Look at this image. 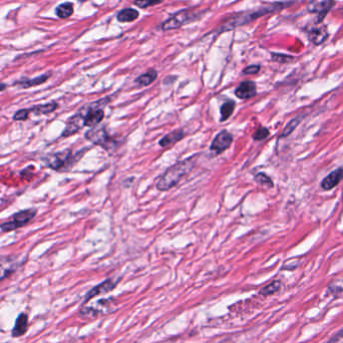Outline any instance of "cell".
Instances as JSON below:
<instances>
[{
    "label": "cell",
    "mask_w": 343,
    "mask_h": 343,
    "mask_svg": "<svg viewBox=\"0 0 343 343\" xmlns=\"http://www.w3.org/2000/svg\"><path fill=\"white\" fill-rule=\"evenodd\" d=\"M194 159L195 158L193 157V158L184 160H182V162H179L174 166L170 167L166 171V173L159 180L157 184L158 190L169 191L170 189L174 188L181 181V179L185 177L194 168L195 166Z\"/></svg>",
    "instance_id": "6da1fadb"
},
{
    "label": "cell",
    "mask_w": 343,
    "mask_h": 343,
    "mask_svg": "<svg viewBox=\"0 0 343 343\" xmlns=\"http://www.w3.org/2000/svg\"><path fill=\"white\" fill-rule=\"evenodd\" d=\"M137 17H138L137 10L134 8H126L117 14L116 18L119 23H127L135 22L136 19H137Z\"/></svg>",
    "instance_id": "e0dca14e"
},
{
    "label": "cell",
    "mask_w": 343,
    "mask_h": 343,
    "mask_svg": "<svg viewBox=\"0 0 343 343\" xmlns=\"http://www.w3.org/2000/svg\"><path fill=\"white\" fill-rule=\"evenodd\" d=\"M85 127L84 116L79 112H77L73 116H71L67 124V127L63 133V137H67L71 135H74L79 130H82Z\"/></svg>",
    "instance_id": "9c48e42d"
},
{
    "label": "cell",
    "mask_w": 343,
    "mask_h": 343,
    "mask_svg": "<svg viewBox=\"0 0 343 343\" xmlns=\"http://www.w3.org/2000/svg\"><path fill=\"white\" fill-rule=\"evenodd\" d=\"M16 269V260L14 258L0 259V281L6 278Z\"/></svg>",
    "instance_id": "9a60e30c"
},
{
    "label": "cell",
    "mask_w": 343,
    "mask_h": 343,
    "mask_svg": "<svg viewBox=\"0 0 343 343\" xmlns=\"http://www.w3.org/2000/svg\"><path fill=\"white\" fill-rule=\"evenodd\" d=\"M342 338H343V328L340 329L333 337H331L327 343H335V342L339 341V340L342 339Z\"/></svg>",
    "instance_id": "4dcf8cb0"
},
{
    "label": "cell",
    "mask_w": 343,
    "mask_h": 343,
    "mask_svg": "<svg viewBox=\"0 0 343 343\" xmlns=\"http://www.w3.org/2000/svg\"><path fill=\"white\" fill-rule=\"evenodd\" d=\"M116 286V282L111 280V279H108L106 281H104L103 283H100L99 285L95 286L94 288H92L88 294H87V297L86 299L87 300H90L95 296H98V295H102V294H105V293H108L110 291H112L114 287Z\"/></svg>",
    "instance_id": "7c38bea8"
},
{
    "label": "cell",
    "mask_w": 343,
    "mask_h": 343,
    "mask_svg": "<svg viewBox=\"0 0 343 343\" xmlns=\"http://www.w3.org/2000/svg\"><path fill=\"white\" fill-rule=\"evenodd\" d=\"M280 287H281V282L276 280V281H273L271 282L270 284L264 286L263 288H262L260 290V294L261 295H263V296H269V295H273L275 294L276 292H278L280 290Z\"/></svg>",
    "instance_id": "603a6c76"
},
{
    "label": "cell",
    "mask_w": 343,
    "mask_h": 343,
    "mask_svg": "<svg viewBox=\"0 0 343 343\" xmlns=\"http://www.w3.org/2000/svg\"><path fill=\"white\" fill-rule=\"evenodd\" d=\"M196 15H197V13L194 11L182 10V11L176 13L175 15L171 16L170 18H168L166 22L162 24V29L167 31V30L179 28L182 25L187 24V23L193 22V20H195Z\"/></svg>",
    "instance_id": "5b68a950"
},
{
    "label": "cell",
    "mask_w": 343,
    "mask_h": 343,
    "mask_svg": "<svg viewBox=\"0 0 343 343\" xmlns=\"http://www.w3.org/2000/svg\"><path fill=\"white\" fill-rule=\"evenodd\" d=\"M48 77H49V74H43V75L37 76V77L32 78V79H22V80H19V82L16 83V84L18 86L22 87V88L27 89V88H30V87H35V86H38V85H42V84L46 83Z\"/></svg>",
    "instance_id": "d6986e66"
},
{
    "label": "cell",
    "mask_w": 343,
    "mask_h": 343,
    "mask_svg": "<svg viewBox=\"0 0 343 343\" xmlns=\"http://www.w3.org/2000/svg\"><path fill=\"white\" fill-rule=\"evenodd\" d=\"M269 136V130L267 128L261 127L253 135L254 140H263Z\"/></svg>",
    "instance_id": "4316f807"
},
{
    "label": "cell",
    "mask_w": 343,
    "mask_h": 343,
    "mask_svg": "<svg viewBox=\"0 0 343 343\" xmlns=\"http://www.w3.org/2000/svg\"><path fill=\"white\" fill-rule=\"evenodd\" d=\"M27 326H28V316L25 313L19 314L15 321L14 327L12 329V336L13 337L23 336L26 332Z\"/></svg>",
    "instance_id": "5bb4252c"
},
{
    "label": "cell",
    "mask_w": 343,
    "mask_h": 343,
    "mask_svg": "<svg viewBox=\"0 0 343 343\" xmlns=\"http://www.w3.org/2000/svg\"><path fill=\"white\" fill-rule=\"evenodd\" d=\"M55 13L59 18H68L73 13V4L71 2L59 4L55 9Z\"/></svg>",
    "instance_id": "44dd1931"
},
{
    "label": "cell",
    "mask_w": 343,
    "mask_h": 343,
    "mask_svg": "<svg viewBox=\"0 0 343 343\" xmlns=\"http://www.w3.org/2000/svg\"><path fill=\"white\" fill-rule=\"evenodd\" d=\"M35 215H36L35 209H28V210H24V211H20L12 217L11 221L6 222V223H3V224L0 225V228H1L4 232H9V231L15 230L17 228H20V227L25 226L26 224H28L29 222L34 218Z\"/></svg>",
    "instance_id": "277c9868"
},
{
    "label": "cell",
    "mask_w": 343,
    "mask_h": 343,
    "mask_svg": "<svg viewBox=\"0 0 343 343\" xmlns=\"http://www.w3.org/2000/svg\"><path fill=\"white\" fill-rule=\"evenodd\" d=\"M235 94L240 99H249L257 94V88L254 82L246 80L241 83L235 91Z\"/></svg>",
    "instance_id": "30bf717a"
},
{
    "label": "cell",
    "mask_w": 343,
    "mask_h": 343,
    "mask_svg": "<svg viewBox=\"0 0 343 343\" xmlns=\"http://www.w3.org/2000/svg\"><path fill=\"white\" fill-rule=\"evenodd\" d=\"M86 137L91 140L94 145H98L103 147L105 150H110L111 148H114V140L110 137L108 132L105 127H94L91 128L87 134Z\"/></svg>",
    "instance_id": "3957f363"
},
{
    "label": "cell",
    "mask_w": 343,
    "mask_h": 343,
    "mask_svg": "<svg viewBox=\"0 0 343 343\" xmlns=\"http://www.w3.org/2000/svg\"><path fill=\"white\" fill-rule=\"evenodd\" d=\"M5 89H6V85H5V84H3L2 82H0V91H4Z\"/></svg>",
    "instance_id": "1f68e13d"
},
{
    "label": "cell",
    "mask_w": 343,
    "mask_h": 343,
    "mask_svg": "<svg viewBox=\"0 0 343 343\" xmlns=\"http://www.w3.org/2000/svg\"><path fill=\"white\" fill-rule=\"evenodd\" d=\"M260 69H261L260 66H256V65H254V66H249V67H247V68L243 70V73H244V74H256V73L259 72Z\"/></svg>",
    "instance_id": "f546056e"
},
{
    "label": "cell",
    "mask_w": 343,
    "mask_h": 343,
    "mask_svg": "<svg viewBox=\"0 0 343 343\" xmlns=\"http://www.w3.org/2000/svg\"><path fill=\"white\" fill-rule=\"evenodd\" d=\"M328 31L325 26H320L317 28H312L308 32V37L311 43H313L316 46H319L323 44L328 37Z\"/></svg>",
    "instance_id": "4fadbf2b"
},
{
    "label": "cell",
    "mask_w": 343,
    "mask_h": 343,
    "mask_svg": "<svg viewBox=\"0 0 343 343\" xmlns=\"http://www.w3.org/2000/svg\"><path fill=\"white\" fill-rule=\"evenodd\" d=\"M233 143V136L227 131H222L219 133L211 144V151L216 154H221L226 151Z\"/></svg>",
    "instance_id": "52a82bcc"
},
{
    "label": "cell",
    "mask_w": 343,
    "mask_h": 343,
    "mask_svg": "<svg viewBox=\"0 0 343 343\" xmlns=\"http://www.w3.org/2000/svg\"><path fill=\"white\" fill-rule=\"evenodd\" d=\"M255 181L261 186H264L267 188H272L274 186L272 180L264 173H259L255 176Z\"/></svg>",
    "instance_id": "cb8c5ba5"
},
{
    "label": "cell",
    "mask_w": 343,
    "mask_h": 343,
    "mask_svg": "<svg viewBox=\"0 0 343 343\" xmlns=\"http://www.w3.org/2000/svg\"><path fill=\"white\" fill-rule=\"evenodd\" d=\"M71 158H72L71 151L66 150V151L58 152L48 156L46 159V166H48L49 168L59 171L67 168L68 165L71 164Z\"/></svg>",
    "instance_id": "8992f818"
},
{
    "label": "cell",
    "mask_w": 343,
    "mask_h": 343,
    "mask_svg": "<svg viewBox=\"0 0 343 343\" xmlns=\"http://www.w3.org/2000/svg\"><path fill=\"white\" fill-rule=\"evenodd\" d=\"M57 109V104L55 102H51L45 105L35 106L32 109H29V113L32 112L35 114H47L54 112Z\"/></svg>",
    "instance_id": "ffe728a7"
},
{
    "label": "cell",
    "mask_w": 343,
    "mask_h": 343,
    "mask_svg": "<svg viewBox=\"0 0 343 343\" xmlns=\"http://www.w3.org/2000/svg\"><path fill=\"white\" fill-rule=\"evenodd\" d=\"M342 179H343V169L338 168L323 179V181H322L321 183V188L324 191L332 190L340 183Z\"/></svg>",
    "instance_id": "8fae6325"
},
{
    "label": "cell",
    "mask_w": 343,
    "mask_h": 343,
    "mask_svg": "<svg viewBox=\"0 0 343 343\" xmlns=\"http://www.w3.org/2000/svg\"><path fill=\"white\" fill-rule=\"evenodd\" d=\"M272 59L274 62L280 63V64H285L289 63L291 60H293V56L286 55V54H279V53H272Z\"/></svg>",
    "instance_id": "83f0119b"
},
{
    "label": "cell",
    "mask_w": 343,
    "mask_h": 343,
    "mask_svg": "<svg viewBox=\"0 0 343 343\" xmlns=\"http://www.w3.org/2000/svg\"><path fill=\"white\" fill-rule=\"evenodd\" d=\"M235 110V102L233 100H228L225 104L222 105L221 107V120L224 122V120L228 119L232 114L234 113Z\"/></svg>",
    "instance_id": "7402d4cb"
},
{
    "label": "cell",
    "mask_w": 343,
    "mask_h": 343,
    "mask_svg": "<svg viewBox=\"0 0 343 343\" xmlns=\"http://www.w3.org/2000/svg\"><path fill=\"white\" fill-rule=\"evenodd\" d=\"M28 114L29 110H20L14 114L13 118L15 120H25L28 117Z\"/></svg>",
    "instance_id": "f1b7e54d"
},
{
    "label": "cell",
    "mask_w": 343,
    "mask_h": 343,
    "mask_svg": "<svg viewBox=\"0 0 343 343\" xmlns=\"http://www.w3.org/2000/svg\"><path fill=\"white\" fill-rule=\"evenodd\" d=\"M335 1L334 0H321L318 2H311V4L308 6V10L312 13H317L318 18L317 23H321L324 19L326 14L331 10V8L334 6Z\"/></svg>",
    "instance_id": "ba28073f"
},
{
    "label": "cell",
    "mask_w": 343,
    "mask_h": 343,
    "mask_svg": "<svg viewBox=\"0 0 343 343\" xmlns=\"http://www.w3.org/2000/svg\"><path fill=\"white\" fill-rule=\"evenodd\" d=\"M164 0H136L135 5L140 7V8H147L150 6H154L157 4L162 3Z\"/></svg>",
    "instance_id": "d4e9b609"
},
{
    "label": "cell",
    "mask_w": 343,
    "mask_h": 343,
    "mask_svg": "<svg viewBox=\"0 0 343 343\" xmlns=\"http://www.w3.org/2000/svg\"><path fill=\"white\" fill-rule=\"evenodd\" d=\"M289 5H290V3L277 2V3H273V4H270V5L265 6V7H261L257 11H253V12H249V13L237 14L236 16H232V17L227 19V22L224 23V24L222 25V27L220 28V30H221L220 32L225 31V30H229V29H233V28L238 27L240 25L246 24V23L252 22V20H255L258 17H261V16L269 14V13H274V12L280 11L282 9L286 8Z\"/></svg>",
    "instance_id": "7a4b0ae2"
},
{
    "label": "cell",
    "mask_w": 343,
    "mask_h": 343,
    "mask_svg": "<svg viewBox=\"0 0 343 343\" xmlns=\"http://www.w3.org/2000/svg\"><path fill=\"white\" fill-rule=\"evenodd\" d=\"M158 77V72L155 69H150L148 70L146 73L139 75L137 79L136 83L137 85H139L140 87H147L149 85H151L152 83H154L156 78Z\"/></svg>",
    "instance_id": "ac0fdd59"
},
{
    "label": "cell",
    "mask_w": 343,
    "mask_h": 343,
    "mask_svg": "<svg viewBox=\"0 0 343 343\" xmlns=\"http://www.w3.org/2000/svg\"><path fill=\"white\" fill-rule=\"evenodd\" d=\"M184 136H185V134H184L183 130H176V131L168 134L164 137L160 138L159 144L160 147L168 148L172 145H175L177 142H179L180 139L184 137Z\"/></svg>",
    "instance_id": "2e32d148"
},
{
    "label": "cell",
    "mask_w": 343,
    "mask_h": 343,
    "mask_svg": "<svg viewBox=\"0 0 343 343\" xmlns=\"http://www.w3.org/2000/svg\"><path fill=\"white\" fill-rule=\"evenodd\" d=\"M300 119H301V117H297V118H293L292 120H291V122L286 126V128L284 129V131H283V133H282V135H281V137H287V136H289L295 129H296V127L299 125V123H300Z\"/></svg>",
    "instance_id": "484cf974"
}]
</instances>
